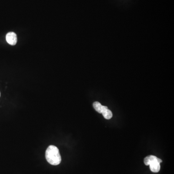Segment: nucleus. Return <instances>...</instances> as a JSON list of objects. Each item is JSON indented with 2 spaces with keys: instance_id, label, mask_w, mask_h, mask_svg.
<instances>
[{
  "instance_id": "1",
  "label": "nucleus",
  "mask_w": 174,
  "mask_h": 174,
  "mask_svg": "<svg viewBox=\"0 0 174 174\" xmlns=\"http://www.w3.org/2000/svg\"><path fill=\"white\" fill-rule=\"evenodd\" d=\"M45 159L51 165H59L61 160V156L57 147L50 145L45 151Z\"/></svg>"
},
{
  "instance_id": "2",
  "label": "nucleus",
  "mask_w": 174,
  "mask_h": 174,
  "mask_svg": "<svg viewBox=\"0 0 174 174\" xmlns=\"http://www.w3.org/2000/svg\"><path fill=\"white\" fill-rule=\"evenodd\" d=\"M162 162V160L156 157L155 159L149 163V165L150 170L154 173L159 172L160 168V164Z\"/></svg>"
},
{
  "instance_id": "3",
  "label": "nucleus",
  "mask_w": 174,
  "mask_h": 174,
  "mask_svg": "<svg viewBox=\"0 0 174 174\" xmlns=\"http://www.w3.org/2000/svg\"><path fill=\"white\" fill-rule=\"evenodd\" d=\"M6 40L9 44L15 45L17 42V34L14 32H9L6 35Z\"/></svg>"
},
{
  "instance_id": "4",
  "label": "nucleus",
  "mask_w": 174,
  "mask_h": 174,
  "mask_svg": "<svg viewBox=\"0 0 174 174\" xmlns=\"http://www.w3.org/2000/svg\"><path fill=\"white\" fill-rule=\"evenodd\" d=\"M93 106L94 109L96 110L97 112L99 113L102 114L103 111H105V110L108 109L107 106H104L101 104V103H100L98 102H95L93 104Z\"/></svg>"
},
{
  "instance_id": "5",
  "label": "nucleus",
  "mask_w": 174,
  "mask_h": 174,
  "mask_svg": "<svg viewBox=\"0 0 174 174\" xmlns=\"http://www.w3.org/2000/svg\"><path fill=\"white\" fill-rule=\"evenodd\" d=\"M102 114H103L104 117L106 120H110L112 118V116H113V114H112V112L109 109H107L105 110V111H103Z\"/></svg>"
},
{
  "instance_id": "6",
  "label": "nucleus",
  "mask_w": 174,
  "mask_h": 174,
  "mask_svg": "<svg viewBox=\"0 0 174 174\" xmlns=\"http://www.w3.org/2000/svg\"><path fill=\"white\" fill-rule=\"evenodd\" d=\"M156 156H153V155H149V156H147L144 159V164H145V165H149V163L150 162L152 161L153 160L155 159L156 158Z\"/></svg>"
},
{
  "instance_id": "7",
  "label": "nucleus",
  "mask_w": 174,
  "mask_h": 174,
  "mask_svg": "<svg viewBox=\"0 0 174 174\" xmlns=\"http://www.w3.org/2000/svg\"><path fill=\"white\" fill-rule=\"evenodd\" d=\"M0 97H1V92H0Z\"/></svg>"
}]
</instances>
